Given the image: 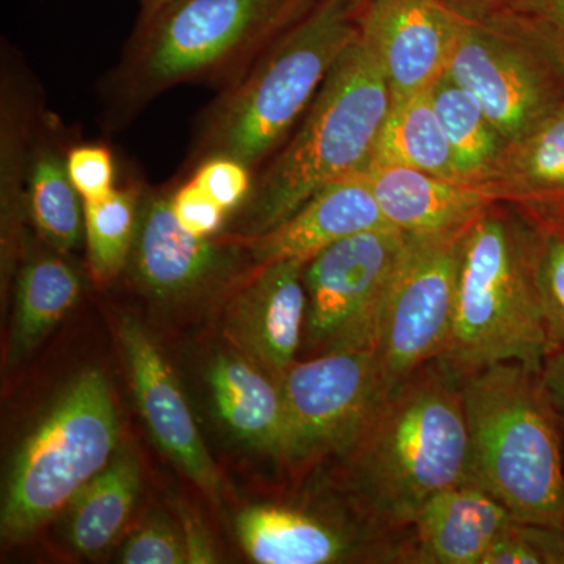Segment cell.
I'll list each match as a JSON object with an SVG mask.
<instances>
[{
  "instance_id": "6da1fadb",
  "label": "cell",
  "mask_w": 564,
  "mask_h": 564,
  "mask_svg": "<svg viewBox=\"0 0 564 564\" xmlns=\"http://www.w3.org/2000/svg\"><path fill=\"white\" fill-rule=\"evenodd\" d=\"M356 511L406 533L423 505L467 481L469 434L458 378L436 361L386 392L343 455Z\"/></svg>"
},
{
  "instance_id": "7a4b0ae2",
  "label": "cell",
  "mask_w": 564,
  "mask_h": 564,
  "mask_svg": "<svg viewBox=\"0 0 564 564\" xmlns=\"http://www.w3.org/2000/svg\"><path fill=\"white\" fill-rule=\"evenodd\" d=\"M552 350L536 225L518 204H489L464 231L454 318L436 362L458 380L502 362L541 372Z\"/></svg>"
},
{
  "instance_id": "3957f363",
  "label": "cell",
  "mask_w": 564,
  "mask_h": 564,
  "mask_svg": "<svg viewBox=\"0 0 564 564\" xmlns=\"http://www.w3.org/2000/svg\"><path fill=\"white\" fill-rule=\"evenodd\" d=\"M459 386L469 434L467 481L496 497L516 521L564 527L563 422L540 372L494 364Z\"/></svg>"
},
{
  "instance_id": "277c9868",
  "label": "cell",
  "mask_w": 564,
  "mask_h": 564,
  "mask_svg": "<svg viewBox=\"0 0 564 564\" xmlns=\"http://www.w3.org/2000/svg\"><path fill=\"white\" fill-rule=\"evenodd\" d=\"M391 102L383 70L358 35L329 70L300 131L252 188L247 239L285 220L325 185L366 172Z\"/></svg>"
},
{
  "instance_id": "5b68a950",
  "label": "cell",
  "mask_w": 564,
  "mask_h": 564,
  "mask_svg": "<svg viewBox=\"0 0 564 564\" xmlns=\"http://www.w3.org/2000/svg\"><path fill=\"white\" fill-rule=\"evenodd\" d=\"M362 0H318L237 88L212 124L210 155L252 166L313 104L329 70L359 35Z\"/></svg>"
},
{
  "instance_id": "8992f818",
  "label": "cell",
  "mask_w": 564,
  "mask_h": 564,
  "mask_svg": "<svg viewBox=\"0 0 564 564\" xmlns=\"http://www.w3.org/2000/svg\"><path fill=\"white\" fill-rule=\"evenodd\" d=\"M117 410L106 375H77L22 444L7 484L2 534L29 540L106 469L118 447Z\"/></svg>"
},
{
  "instance_id": "52a82bcc",
  "label": "cell",
  "mask_w": 564,
  "mask_h": 564,
  "mask_svg": "<svg viewBox=\"0 0 564 564\" xmlns=\"http://www.w3.org/2000/svg\"><path fill=\"white\" fill-rule=\"evenodd\" d=\"M447 74L477 98L508 144L564 104L562 66L503 14L464 21Z\"/></svg>"
},
{
  "instance_id": "ba28073f",
  "label": "cell",
  "mask_w": 564,
  "mask_h": 564,
  "mask_svg": "<svg viewBox=\"0 0 564 564\" xmlns=\"http://www.w3.org/2000/svg\"><path fill=\"white\" fill-rule=\"evenodd\" d=\"M466 228L406 234L375 343L384 392L403 383L425 364L436 361L444 351L454 318Z\"/></svg>"
},
{
  "instance_id": "9c48e42d",
  "label": "cell",
  "mask_w": 564,
  "mask_h": 564,
  "mask_svg": "<svg viewBox=\"0 0 564 564\" xmlns=\"http://www.w3.org/2000/svg\"><path fill=\"white\" fill-rule=\"evenodd\" d=\"M404 243L406 232L381 226L347 237L306 262L303 340L311 351L375 350Z\"/></svg>"
},
{
  "instance_id": "30bf717a",
  "label": "cell",
  "mask_w": 564,
  "mask_h": 564,
  "mask_svg": "<svg viewBox=\"0 0 564 564\" xmlns=\"http://www.w3.org/2000/svg\"><path fill=\"white\" fill-rule=\"evenodd\" d=\"M278 383L288 417L282 462L293 466L343 455L386 393L375 350H336L295 361Z\"/></svg>"
},
{
  "instance_id": "8fae6325",
  "label": "cell",
  "mask_w": 564,
  "mask_h": 564,
  "mask_svg": "<svg viewBox=\"0 0 564 564\" xmlns=\"http://www.w3.org/2000/svg\"><path fill=\"white\" fill-rule=\"evenodd\" d=\"M311 0H176L147 22L140 79L151 88L196 76L285 24Z\"/></svg>"
},
{
  "instance_id": "7c38bea8",
  "label": "cell",
  "mask_w": 564,
  "mask_h": 564,
  "mask_svg": "<svg viewBox=\"0 0 564 564\" xmlns=\"http://www.w3.org/2000/svg\"><path fill=\"white\" fill-rule=\"evenodd\" d=\"M463 25L443 0H362L359 39L397 101L430 90L447 73Z\"/></svg>"
},
{
  "instance_id": "4fadbf2b",
  "label": "cell",
  "mask_w": 564,
  "mask_h": 564,
  "mask_svg": "<svg viewBox=\"0 0 564 564\" xmlns=\"http://www.w3.org/2000/svg\"><path fill=\"white\" fill-rule=\"evenodd\" d=\"M245 552L259 564L408 563L406 533L384 532L369 522L339 525L281 505H256L237 516Z\"/></svg>"
},
{
  "instance_id": "5bb4252c",
  "label": "cell",
  "mask_w": 564,
  "mask_h": 564,
  "mask_svg": "<svg viewBox=\"0 0 564 564\" xmlns=\"http://www.w3.org/2000/svg\"><path fill=\"white\" fill-rule=\"evenodd\" d=\"M304 261L259 265V272L234 296L225 315V333L237 351L274 380L296 361L306 321Z\"/></svg>"
},
{
  "instance_id": "9a60e30c",
  "label": "cell",
  "mask_w": 564,
  "mask_h": 564,
  "mask_svg": "<svg viewBox=\"0 0 564 564\" xmlns=\"http://www.w3.org/2000/svg\"><path fill=\"white\" fill-rule=\"evenodd\" d=\"M121 344L137 404L159 447L207 496L218 499L221 480L176 378L135 321L122 322Z\"/></svg>"
},
{
  "instance_id": "2e32d148",
  "label": "cell",
  "mask_w": 564,
  "mask_h": 564,
  "mask_svg": "<svg viewBox=\"0 0 564 564\" xmlns=\"http://www.w3.org/2000/svg\"><path fill=\"white\" fill-rule=\"evenodd\" d=\"M133 272L141 288L159 300L204 291L234 269L236 251L185 231L170 198L151 196L140 204L132 248Z\"/></svg>"
},
{
  "instance_id": "e0dca14e",
  "label": "cell",
  "mask_w": 564,
  "mask_h": 564,
  "mask_svg": "<svg viewBox=\"0 0 564 564\" xmlns=\"http://www.w3.org/2000/svg\"><path fill=\"white\" fill-rule=\"evenodd\" d=\"M389 226L362 173L325 185L285 220L247 239L258 265L280 261H311L332 245Z\"/></svg>"
},
{
  "instance_id": "ac0fdd59",
  "label": "cell",
  "mask_w": 564,
  "mask_h": 564,
  "mask_svg": "<svg viewBox=\"0 0 564 564\" xmlns=\"http://www.w3.org/2000/svg\"><path fill=\"white\" fill-rule=\"evenodd\" d=\"M513 514L480 486L463 481L433 496L408 529V563L484 564Z\"/></svg>"
},
{
  "instance_id": "d6986e66",
  "label": "cell",
  "mask_w": 564,
  "mask_h": 564,
  "mask_svg": "<svg viewBox=\"0 0 564 564\" xmlns=\"http://www.w3.org/2000/svg\"><path fill=\"white\" fill-rule=\"evenodd\" d=\"M364 176L384 221L406 234L466 228L489 204L499 202L484 184L404 166L369 165Z\"/></svg>"
},
{
  "instance_id": "ffe728a7",
  "label": "cell",
  "mask_w": 564,
  "mask_h": 564,
  "mask_svg": "<svg viewBox=\"0 0 564 564\" xmlns=\"http://www.w3.org/2000/svg\"><path fill=\"white\" fill-rule=\"evenodd\" d=\"M215 410L229 432L284 459L288 417L280 383L242 352H220L209 367Z\"/></svg>"
},
{
  "instance_id": "44dd1931",
  "label": "cell",
  "mask_w": 564,
  "mask_h": 564,
  "mask_svg": "<svg viewBox=\"0 0 564 564\" xmlns=\"http://www.w3.org/2000/svg\"><path fill=\"white\" fill-rule=\"evenodd\" d=\"M486 187L499 202L532 207L564 199V104L521 140L508 144Z\"/></svg>"
},
{
  "instance_id": "7402d4cb",
  "label": "cell",
  "mask_w": 564,
  "mask_h": 564,
  "mask_svg": "<svg viewBox=\"0 0 564 564\" xmlns=\"http://www.w3.org/2000/svg\"><path fill=\"white\" fill-rule=\"evenodd\" d=\"M430 96L454 155L458 180L485 185L502 162L508 141L477 98L447 73L434 82Z\"/></svg>"
},
{
  "instance_id": "603a6c76",
  "label": "cell",
  "mask_w": 564,
  "mask_h": 564,
  "mask_svg": "<svg viewBox=\"0 0 564 564\" xmlns=\"http://www.w3.org/2000/svg\"><path fill=\"white\" fill-rule=\"evenodd\" d=\"M370 165L404 166L459 181L430 90L391 102Z\"/></svg>"
},
{
  "instance_id": "cb8c5ba5",
  "label": "cell",
  "mask_w": 564,
  "mask_h": 564,
  "mask_svg": "<svg viewBox=\"0 0 564 564\" xmlns=\"http://www.w3.org/2000/svg\"><path fill=\"white\" fill-rule=\"evenodd\" d=\"M140 485L135 456L128 452L115 456L70 503L68 533L73 547L84 555L104 551L131 516Z\"/></svg>"
},
{
  "instance_id": "d4e9b609",
  "label": "cell",
  "mask_w": 564,
  "mask_h": 564,
  "mask_svg": "<svg viewBox=\"0 0 564 564\" xmlns=\"http://www.w3.org/2000/svg\"><path fill=\"white\" fill-rule=\"evenodd\" d=\"M80 293L77 273L55 256L31 259L18 281L13 348L31 351L69 313Z\"/></svg>"
},
{
  "instance_id": "484cf974",
  "label": "cell",
  "mask_w": 564,
  "mask_h": 564,
  "mask_svg": "<svg viewBox=\"0 0 564 564\" xmlns=\"http://www.w3.org/2000/svg\"><path fill=\"white\" fill-rule=\"evenodd\" d=\"M28 180L33 225L55 251H73L85 232V212L66 161L55 152L41 150L33 158Z\"/></svg>"
},
{
  "instance_id": "4316f807",
  "label": "cell",
  "mask_w": 564,
  "mask_h": 564,
  "mask_svg": "<svg viewBox=\"0 0 564 564\" xmlns=\"http://www.w3.org/2000/svg\"><path fill=\"white\" fill-rule=\"evenodd\" d=\"M85 239L93 278L109 282L128 263L139 229L140 204L131 192L113 191L98 202L84 203Z\"/></svg>"
},
{
  "instance_id": "83f0119b",
  "label": "cell",
  "mask_w": 564,
  "mask_h": 564,
  "mask_svg": "<svg viewBox=\"0 0 564 564\" xmlns=\"http://www.w3.org/2000/svg\"><path fill=\"white\" fill-rule=\"evenodd\" d=\"M527 214L536 225L538 285L549 334L554 348L564 347V225Z\"/></svg>"
},
{
  "instance_id": "f1b7e54d",
  "label": "cell",
  "mask_w": 564,
  "mask_h": 564,
  "mask_svg": "<svg viewBox=\"0 0 564 564\" xmlns=\"http://www.w3.org/2000/svg\"><path fill=\"white\" fill-rule=\"evenodd\" d=\"M484 564H564V527L513 521Z\"/></svg>"
},
{
  "instance_id": "f546056e",
  "label": "cell",
  "mask_w": 564,
  "mask_h": 564,
  "mask_svg": "<svg viewBox=\"0 0 564 564\" xmlns=\"http://www.w3.org/2000/svg\"><path fill=\"white\" fill-rule=\"evenodd\" d=\"M503 17L536 40L564 70V0H522Z\"/></svg>"
},
{
  "instance_id": "4dcf8cb0",
  "label": "cell",
  "mask_w": 564,
  "mask_h": 564,
  "mask_svg": "<svg viewBox=\"0 0 564 564\" xmlns=\"http://www.w3.org/2000/svg\"><path fill=\"white\" fill-rule=\"evenodd\" d=\"M126 564H181L188 563L184 536L166 521L152 519L126 541L121 551Z\"/></svg>"
},
{
  "instance_id": "1f68e13d",
  "label": "cell",
  "mask_w": 564,
  "mask_h": 564,
  "mask_svg": "<svg viewBox=\"0 0 564 564\" xmlns=\"http://www.w3.org/2000/svg\"><path fill=\"white\" fill-rule=\"evenodd\" d=\"M250 166L226 155H210L199 166L193 181L226 212L236 209L250 198Z\"/></svg>"
},
{
  "instance_id": "d6a6232c",
  "label": "cell",
  "mask_w": 564,
  "mask_h": 564,
  "mask_svg": "<svg viewBox=\"0 0 564 564\" xmlns=\"http://www.w3.org/2000/svg\"><path fill=\"white\" fill-rule=\"evenodd\" d=\"M69 180L84 203L98 202L115 191V169L109 150L102 147L74 148L66 158Z\"/></svg>"
},
{
  "instance_id": "836d02e7",
  "label": "cell",
  "mask_w": 564,
  "mask_h": 564,
  "mask_svg": "<svg viewBox=\"0 0 564 564\" xmlns=\"http://www.w3.org/2000/svg\"><path fill=\"white\" fill-rule=\"evenodd\" d=\"M170 204L182 228L193 236H214L225 221L226 210L193 180L170 196Z\"/></svg>"
},
{
  "instance_id": "e575fe53",
  "label": "cell",
  "mask_w": 564,
  "mask_h": 564,
  "mask_svg": "<svg viewBox=\"0 0 564 564\" xmlns=\"http://www.w3.org/2000/svg\"><path fill=\"white\" fill-rule=\"evenodd\" d=\"M456 17L469 22H485L514 9L522 0H443Z\"/></svg>"
},
{
  "instance_id": "d590c367",
  "label": "cell",
  "mask_w": 564,
  "mask_h": 564,
  "mask_svg": "<svg viewBox=\"0 0 564 564\" xmlns=\"http://www.w3.org/2000/svg\"><path fill=\"white\" fill-rule=\"evenodd\" d=\"M541 381L556 413L564 419V347H555L544 359Z\"/></svg>"
},
{
  "instance_id": "8d00e7d4",
  "label": "cell",
  "mask_w": 564,
  "mask_h": 564,
  "mask_svg": "<svg viewBox=\"0 0 564 564\" xmlns=\"http://www.w3.org/2000/svg\"><path fill=\"white\" fill-rule=\"evenodd\" d=\"M184 543L187 547L188 563H214L215 554L206 533L192 516L184 514Z\"/></svg>"
},
{
  "instance_id": "74e56055",
  "label": "cell",
  "mask_w": 564,
  "mask_h": 564,
  "mask_svg": "<svg viewBox=\"0 0 564 564\" xmlns=\"http://www.w3.org/2000/svg\"><path fill=\"white\" fill-rule=\"evenodd\" d=\"M521 207L530 212V214L538 215V217L547 218V220L564 225V199L562 202L543 204V206Z\"/></svg>"
},
{
  "instance_id": "f35d334b",
  "label": "cell",
  "mask_w": 564,
  "mask_h": 564,
  "mask_svg": "<svg viewBox=\"0 0 564 564\" xmlns=\"http://www.w3.org/2000/svg\"><path fill=\"white\" fill-rule=\"evenodd\" d=\"M173 2H176V0H140L141 22L147 24V22H150L159 11H162Z\"/></svg>"
},
{
  "instance_id": "ab89813d",
  "label": "cell",
  "mask_w": 564,
  "mask_h": 564,
  "mask_svg": "<svg viewBox=\"0 0 564 564\" xmlns=\"http://www.w3.org/2000/svg\"><path fill=\"white\" fill-rule=\"evenodd\" d=\"M562 422H563V434H564V419H562Z\"/></svg>"
}]
</instances>
